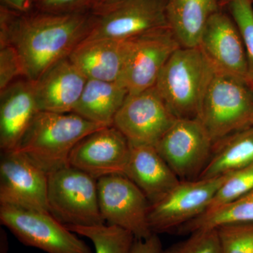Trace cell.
<instances>
[{"mask_svg": "<svg viewBox=\"0 0 253 253\" xmlns=\"http://www.w3.org/2000/svg\"><path fill=\"white\" fill-rule=\"evenodd\" d=\"M94 245L95 253H130L136 238L129 231L110 224L90 226H66Z\"/></svg>", "mask_w": 253, "mask_h": 253, "instance_id": "cell-24", "label": "cell"}, {"mask_svg": "<svg viewBox=\"0 0 253 253\" xmlns=\"http://www.w3.org/2000/svg\"><path fill=\"white\" fill-rule=\"evenodd\" d=\"M213 141L198 118H176L155 145L180 181L196 180L207 166Z\"/></svg>", "mask_w": 253, "mask_h": 253, "instance_id": "cell-7", "label": "cell"}, {"mask_svg": "<svg viewBox=\"0 0 253 253\" xmlns=\"http://www.w3.org/2000/svg\"><path fill=\"white\" fill-rule=\"evenodd\" d=\"M253 165V125L213 144L212 154L199 179H211Z\"/></svg>", "mask_w": 253, "mask_h": 253, "instance_id": "cell-22", "label": "cell"}, {"mask_svg": "<svg viewBox=\"0 0 253 253\" xmlns=\"http://www.w3.org/2000/svg\"><path fill=\"white\" fill-rule=\"evenodd\" d=\"M130 155V144L114 126L93 131L78 143L70 155L71 167L99 179L125 174Z\"/></svg>", "mask_w": 253, "mask_h": 253, "instance_id": "cell-14", "label": "cell"}, {"mask_svg": "<svg viewBox=\"0 0 253 253\" xmlns=\"http://www.w3.org/2000/svg\"><path fill=\"white\" fill-rule=\"evenodd\" d=\"M229 174L211 179L180 181L162 199L150 205L149 221L153 233L176 230L206 212Z\"/></svg>", "mask_w": 253, "mask_h": 253, "instance_id": "cell-10", "label": "cell"}, {"mask_svg": "<svg viewBox=\"0 0 253 253\" xmlns=\"http://www.w3.org/2000/svg\"><path fill=\"white\" fill-rule=\"evenodd\" d=\"M223 3L242 36L247 58V83L253 89V1L221 0Z\"/></svg>", "mask_w": 253, "mask_h": 253, "instance_id": "cell-25", "label": "cell"}, {"mask_svg": "<svg viewBox=\"0 0 253 253\" xmlns=\"http://www.w3.org/2000/svg\"><path fill=\"white\" fill-rule=\"evenodd\" d=\"M197 118L213 143L252 126L253 88L245 80L214 71Z\"/></svg>", "mask_w": 253, "mask_h": 253, "instance_id": "cell-4", "label": "cell"}, {"mask_svg": "<svg viewBox=\"0 0 253 253\" xmlns=\"http://www.w3.org/2000/svg\"><path fill=\"white\" fill-rule=\"evenodd\" d=\"M0 221L25 246L46 253H92L77 234L49 212L0 205Z\"/></svg>", "mask_w": 253, "mask_h": 253, "instance_id": "cell-6", "label": "cell"}, {"mask_svg": "<svg viewBox=\"0 0 253 253\" xmlns=\"http://www.w3.org/2000/svg\"><path fill=\"white\" fill-rule=\"evenodd\" d=\"M105 126L73 112L39 111L16 151L49 174L69 166L70 155L78 143Z\"/></svg>", "mask_w": 253, "mask_h": 253, "instance_id": "cell-2", "label": "cell"}, {"mask_svg": "<svg viewBox=\"0 0 253 253\" xmlns=\"http://www.w3.org/2000/svg\"><path fill=\"white\" fill-rule=\"evenodd\" d=\"M94 0H38L36 4L41 11L72 13L90 11Z\"/></svg>", "mask_w": 253, "mask_h": 253, "instance_id": "cell-30", "label": "cell"}, {"mask_svg": "<svg viewBox=\"0 0 253 253\" xmlns=\"http://www.w3.org/2000/svg\"><path fill=\"white\" fill-rule=\"evenodd\" d=\"M9 251V242L7 236L4 230L0 232V253H7Z\"/></svg>", "mask_w": 253, "mask_h": 253, "instance_id": "cell-34", "label": "cell"}, {"mask_svg": "<svg viewBox=\"0 0 253 253\" xmlns=\"http://www.w3.org/2000/svg\"><path fill=\"white\" fill-rule=\"evenodd\" d=\"M49 212L66 226L105 224L100 211L97 179L68 166L47 174Z\"/></svg>", "mask_w": 253, "mask_h": 253, "instance_id": "cell-5", "label": "cell"}, {"mask_svg": "<svg viewBox=\"0 0 253 253\" xmlns=\"http://www.w3.org/2000/svg\"><path fill=\"white\" fill-rule=\"evenodd\" d=\"M214 70L199 46L176 50L156 81V89L176 118H197Z\"/></svg>", "mask_w": 253, "mask_h": 253, "instance_id": "cell-3", "label": "cell"}, {"mask_svg": "<svg viewBox=\"0 0 253 253\" xmlns=\"http://www.w3.org/2000/svg\"><path fill=\"white\" fill-rule=\"evenodd\" d=\"M132 38L84 40L68 56L88 80L119 82L127 64Z\"/></svg>", "mask_w": 253, "mask_h": 253, "instance_id": "cell-17", "label": "cell"}, {"mask_svg": "<svg viewBox=\"0 0 253 253\" xmlns=\"http://www.w3.org/2000/svg\"><path fill=\"white\" fill-rule=\"evenodd\" d=\"M253 189V165L231 172L217 190L207 211L229 204Z\"/></svg>", "mask_w": 253, "mask_h": 253, "instance_id": "cell-26", "label": "cell"}, {"mask_svg": "<svg viewBox=\"0 0 253 253\" xmlns=\"http://www.w3.org/2000/svg\"><path fill=\"white\" fill-rule=\"evenodd\" d=\"M23 78L22 64L16 49L10 44H0V91Z\"/></svg>", "mask_w": 253, "mask_h": 253, "instance_id": "cell-29", "label": "cell"}, {"mask_svg": "<svg viewBox=\"0 0 253 253\" xmlns=\"http://www.w3.org/2000/svg\"><path fill=\"white\" fill-rule=\"evenodd\" d=\"M176 118L154 86L138 94H128L113 126L130 144L155 146Z\"/></svg>", "mask_w": 253, "mask_h": 253, "instance_id": "cell-11", "label": "cell"}, {"mask_svg": "<svg viewBox=\"0 0 253 253\" xmlns=\"http://www.w3.org/2000/svg\"><path fill=\"white\" fill-rule=\"evenodd\" d=\"M33 83L18 79L0 91L1 153L16 151L32 121L39 112Z\"/></svg>", "mask_w": 253, "mask_h": 253, "instance_id": "cell-18", "label": "cell"}, {"mask_svg": "<svg viewBox=\"0 0 253 253\" xmlns=\"http://www.w3.org/2000/svg\"><path fill=\"white\" fill-rule=\"evenodd\" d=\"M94 26L85 40H129L145 33L169 28L166 0H119L92 12Z\"/></svg>", "mask_w": 253, "mask_h": 253, "instance_id": "cell-9", "label": "cell"}, {"mask_svg": "<svg viewBox=\"0 0 253 253\" xmlns=\"http://www.w3.org/2000/svg\"><path fill=\"white\" fill-rule=\"evenodd\" d=\"M0 205L49 212L47 174L22 153H1Z\"/></svg>", "mask_w": 253, "mask_h": 253, "instance_id": "cell-12", "label": "cell"}, {"mask_svg": "<svg viewBox=\"0 0 253 253\" xmlns=\"http://www.w3.org/2000/svg\"><path fill=\"white\" fill-rule=\"evenodd\" d=\"M100 211L105 222L129 231L136 239L152 235L149 225L150 202L142 191L125 174L97 179Z\"/></svg>", "mask_w": 253, "mask_h": 253, "instance_id": "cell-8", "label": "cell"}, {"mask_svg": "<svg viewBox=\"0 0 253 253\" xmlns=\"http://www.w3.org/2000/svg\"><path fill=\"white\" fill-rule=\"evenodd\" d=\"M130 253H163L161 240L156 234L147 239H136Z\"/></svg>", "mask_w": 253, "mask_h": 253, "instance_id": "cell-31", "label": "cell"}, {"mask_svg": "<svg viewBox=\"0 0 253 253\" xmlns=\"http://www.w3.org/2000/svg\"><path fill=\"white\" fill-rule=\"evenodd\" d=\"M38 1V0H35V3H36V1Z\"/></svg>", "mask_w": 253, "mask_h": 253, "instance_id": "cell-35", "label": "cell"}, {"mask_svg": "<svg viewBox=\"0 0 253 253\" xmlns=\"http://www.w3.org/2000/svg\"><path fill=\"white\" fill-rule=\"evenodd\" d=\"M239 223H253V189L229 204L206 211L175 231L190 234L196 231Z\"/></svg>", "mask_w": 253, "mask_h": 253, "instance_id": "cell-23", "label": "cell"}, {"mask_svg": "<svg viewBox=\"0 0 253 253\" xmlns=\"http://www.w3.org/2000/svg\"><path fill=\"white\" fill-rule=\"evenodd\" d=\"M216 229L221 253H253V223L225 224Z\"/></svg>", "mask_w": 253, "mask_h": 253, "instance_id": "cell-27", "label": "cell"}, {"mask_svg": "<svg viewBox=\"0 0 253 253\" xmlns=\"http://www.w3.org/2000/svg\"><path fill=\"white\" fill-rule=\"evenodd\" d=\"M128 94L119 82L87 80L73 113L100 126H113Z\"/></svg>", "mask_w": 253, "mask_h": 253, "instance_id": "cell-21", "label": "cell"}, {"mask_svg": "<svg viewBox=\"0 0 253 253\" xmlns=\"http://www.w3.org/2000/svg\"><path fill=\"white\" fill-rule=\"evenodd\" d=\"M119 0H94L91 4L90 11L91 12H96L99 10L104 9L106 6L117 2Z\"/></svg>", "mask_w": 253, "mask_h": 253, "instance_id": "cell-33", "label": "cell"}, {"mask_svg": "<svg viewBox=\"0 0 253 253\" xmlns=\"http://www.w3.org/2000/svg\"><path fill=\"white\" fill-rule=\"evenodd\" d=\"M95 18L91 11L22 14L1 5L0 44L14 46L23 78L35 82L87 38Z\"/></svg>", "mask_w": 253, "mask_h": 253, "instance_id": "cell-1", "label": "cell"}, {"mask_svg": "<svg viewBox=\"0 0 253 253\" xmlns=\"http://www.w3.org/2000/svg\"></svg>", "mask_w": 253, "mask_h": 253, "instance_id": "cell-38", "label": "cell"}, {"mask_svg": "<svg viewBox=\"0 0 253 253\" xmlns=\"http://www.w3.org/2000/svg\"></svg>", "mask_w": 253, "mask_h": 253, "instance_id": "cell-37", "label": "cell"}, {"mask_svg": "<svg viewBox=\"0 0 253 253\" xmlns=\"http://www.w3.org/2000/svg\"><path fill=\"white\" fill-rule=\"evenodd\" d=\"M125 175L155 204L179 182L178 176L153 145L130 144V155Z\"/></svg>", "mask_w": 253, "mask_h": 253, "instance_id": "cell-19", "label": "cell"}, {"mask_svg": "<svg viewBox=\"0 0 253 253\" xmlns=\"http://www.w3.org/2000/svg\"><path fill=\"white\" fill-rule=\"evenodd\" d=\"M252 125H253V120Z\"/></svg>", "mask_w": 253, "mask_h": 253, "instance_id": "cell-36", "label": "cell"}, {"mask_svg": "<svg viewBox=\"0 0 253 253\" xmlns=\"http://www.w3.org/2000/svg\"><path fill=\"white\" fill-rule=\"evenodd\" d=\"M199 46L214 72L247 82V58L242 36L233 18L222 9L213 14L203 32Z\"/></svg>", "mask_w": 253, "mask_h": 253, "instance_id": "cell-15", "label": "cell"}, {"mask_svg": "<svg viewBox=\"0 0 253 253\" xmlns=\"http://www.w3.org/2000/svg\"><path fill=\"white\" fill-rule=\"evenodd\" d=\"M163 253H221L217 229L195 231L187 239Z\"/></svg>", "mask_w": 253, "mask_h": 253, "instance_id": "cell-28", "label": "cell"}, {"mask_svg": "<svg viewBox=\"0 0 253 253\" xmlns=\"http://www.w3.org/2000/svg\"><path fill=\"white\" fill-rule=\"evenodd\" d=\"M87 80L69 57L60 60L32 82L38 110L73 112Z\"/></svg>", "mask_w": 253, "mask_h": 253, "instance_id": "cell-16", "label": "cell"}, {"mask_svg": "<svg viewBox=\"0 0 253 253\" xmlns=\"http://www.w3.org/2000/svg\"><path fill=\"white\" fill-rule=\"evenodd\" d=\"M180 46L169 28L132 38L130 55L119 83L129 94L153 87L168 59Z\"/></svg>", "mask_w": 253, "mask_h": 253, "instance_id": "cell-13", "label": "cell"}, {"mask_svg": "<svg viewBox=\"0 0 253 253\" xmlns=\"http://www.w3.org/2000/svg\"><path fill=\"white\" fill-rule=\"evenodd\" d=\"M221 9V0H166L168 26L184 47L199 46L208 21Z\"/></svg>", "mask_w": 253, "mask_h": 253, "instance_id": "cell-20", "label": "cell"}, {"mask_svg": "<svg viewBox=\"0 0 253 253\" xmlns=\"http://www.w3.org/2000/svg\"><path fill=\"white\" fill-rule=\"evenodd\" d=\"M1 5L18 13H29L35 0H1Z\"/></svg>", "mask_w": 253, "mask_h": 253, "instance_id": "cell-32", "label": "cell"}]
</instances>
